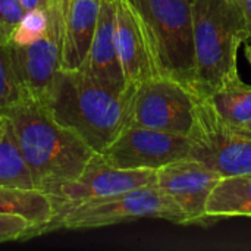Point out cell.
I'll return each mask as SVG.
<instances>
[{"instance_id":"8fae6325","label":"cell","mask_w":251,"mask_h":251,"mask_svg":"<svg viewBox=\"0 0 251 251\" xmlns=\"http://www.w3.org/2000/svg\"><path fill=\"white\" fill-rule=\"evenodd\" d=\"M222 176L196 159H182L156 171V187L185 213L188 225L203 222L206 204Z\"/></svg>"},{"instance_id":"83f0119b","label":"cell","mask_w":251,"mask_h":251,"mask_svg":"<svg viewBox=\"0 0 251 251\" xmlns=\"http://www.w3.org/2000/svg\"><path fill=\"white\" fill-rule=\"evenodd\" d=\"M190 1H193V0H190Z\"/></svg>"},{"instance_id":"cb8c5ba5","label":"cell","mask_w":251,"mask_h":251,"mask_svg":"<svg viewBox=\"0 0 251 251\" xmlns=\"http://www.w3.org/2000/svg\"><path fill=\"white\" fill-rule=\"evenodd\" d=\"M47 1L49 0H21V3L25 7V10L35 9V7H46Z\"/></svg>"},{"instance_id":"277c9868","label":"cell","mask_w":251,"mask_h":251,"mask_svg":"<svg viewBox=\"0 0 251 251\" xmlns=\"http://www.w3.org/2000/svg\"><path fill=\"white\" fill-rule=\"evenodd\" d=\"M54 204L56 215L46 228V234L57 229H96L146 218L188 225L181 207L160 191L154 182L104 199Z\"/></svg>"},{"instance_id":"7c38bea8","label":"cell","mask_w":251,"mask_h":251,"mask_svg":"<svg viewBox=\"0 0 251 251\" xmlns=\"http://www.w3.org/2000/svg\"><path fill=\"white\" fill-rule=\"evenodd\" d=\"M116 47L126 87L162 76L157 71L147 26L131 0H115Z\"/></svg>"},{"instance_id":"52a82bcc","label":"cell","mask_w":251,"mask_h":251,"mask_svg":"<svg viewBox=\"0 0 251 251\" xmlns=\"http://www.w3.org/2000/svg\"><path fill=\"white\" fill-rule=\"evenodd\" d=\"M190 137V157L222 178L251 174V138L228 129L204 99H199L197 125Z\"/></svg>"},{"instance_id":"9a60e30c","label":"cell","mask_w":251,"mask_h":251,"mask_svg":"<svg viewBox=\"0 0 251 251\" xmlns=\"http://www.w3.org/2000/svg\"><path fill=\"white\" fill-rule=\"evenodd\" d=\"M0 213L28 219L38 226L40 235H43L56 215V204L51 196L40 188L0 185Z\"/></svg>"},{"instance_id":"4fadbf2b","label":"cell","mask_w":251,"mask_h":251,"mask_svg":"<svg viewBox=\"0 0 251 251\" xmlns=\"http://www.w3.org/2000/svg\"><path fill=\"white\" fill-rule=\"evenodd\" d=\"M79 69L112 90L124 91L128 88L116 47L115 0H101L96 32Z\"/></svg>"},{"instance_id":"3957f363","label":"cell","mask_w":251,"mask_h":251,"mask_svg":"<svg viewBox=\"0 0 251 251\" xmlns=\"http://www.w3.org/2000/svg\"><path fill=\"white\" fill-rule=\"evenodd\" d=\"M196 74L193 91L206 99L224 87L243 82L238 72L240 46L250 40L238 0H193Z\"/></svg>"},{"instance_id":"e0dca14e","label":"cell","mask_w":251,"mask_h":251,"mask_svg":"<svg viewBox=\"0 0 251 251\" xmlns=\"http://www.w3.org/2000/svg\"><path fill=\"white\" fill-rule=\"evenodd\" d=\"M216 116L229 126L251 124V85L240 82L224 87L204 99Z\"/></svg>"},{"instance_id":"7402d4cb","label":"cell","mask_w":251,"mask_h":251,"mask_svg":"<svg viewBox=\"0 0 251 251\" xmlns=\"http://www.w3.org/2000/svg\"><path fill=\"white\" fill-rule=\"evenodd\" d=\"M25 12L21 0H0V31L9 40Z\"/></svg>"},{"instance_id":"d6986e66","label":"cell","mask_w":251,"mask_h":251,"mask_svg":"<svg viewBox=\"0 0 251 251\" xmlns=\"http://www.w3.org/2000/svg\"><path fill=\"white\" fill-rule=\"evenodd\" d=\"M24 90L18 78L13 56L12 43L0 31V112L13 106L24 97Z\"/></svg>"},{"instance_id":"9c48e42d","label":"cell","mask_w":251,"mask_h":251,"mask_svg":"<svg viewBox=\"0 0 251 251\" xmlns=\"http://www.w3.org/2000/svg\"><path fill=\"white\" fill-rule=\"evenodd\" d=\"M44 9L50 18L46 35L28 46L12 44V56L24 94L47 106L60 69L62 0H49Z\"/></svg>"},{"instance_id":"2e32d148","label":"cell","mask_w":251,"mask_h":251,"mask_svg":"<svg viewBox=\"0 0 251 251\" xmlns=\"http://www.w3.org/2000/svg\"><path fill=\"white\" fill-rule=\"evenodd\" d=\"M206 218H251V174L222 178L207 200Z\"/></svg>"},{"instance_id":"ac0fdd59","label":"cell","mask_w":251,"mask_h":251,"mask_svg":"<svg viewBox=\"0 0 251 251\" xmlns=\"http://www.w3.org/2000/svg\"><path fill=\"white\" fill-rule=\"evenodd\" d=\"M0 185L38 188L12 132L9 119L0 131Z\"/></svg>"},{"instance_id":"603a6c76","label":"cell","mask_w":251,"mask_h":251,"mask_svg":"<svg viewBox=\"0 0 251 251\" xmlns=\"http://www.w3.org/2000/svg\"><path fill=\"white\" fill-rule=\"evenodd\" d=\"M238 1H240V6L243 7V12H244L246 21H247V26H249L251 38V0H238Z\"/></svg>"},{"instance_id":"8992f818","label":"cell","mask_w":251,"mask_h":251,"mask_svg":"<svg viewBox=\"0 0 251 251\" xmlns=\"http://www.w3.org/2000/svg\"><path fill=\"white\" fill-rule=\"evenodd\" d=\"M199 99L191 88L172 78L146 79L134 88L126 126L190 137L197 125Z\"/></svg>"},{"instance_id":"ba28073f","label":"cell","mask_w":251,"mask_h":251,"mask_svg":"<svg viewBox=\"0 0 251 251\" xmlns=\"http://www.w3.org/2000/svg\"><path fill=\"white\" fill-rule=\"evenodd\" d=\"M191 137L156 131L143 126H126L100 154L119 169L157 171L176 160L188 159Z\"/></svg>"},{"instance_id":"6da1fadb","label":"cell","mask_w":251,"mask_h":251,"mask_svg":"<svg viewBox=\"0 0 251 251\" xmlns=\"http://www.w3.org/2000/svg\"><path fill=\"white\" fill-rule=\"evenodd\" d=\"M3 113L40 190L76 179L97 154L75 131L59 124L46 104L29 96Z\"/></svg>"},{"instance_id":"ffe728a7","label":"cell","mask_w":251,"mask_h":251,"mask_svg":"<svg viewBox=\"0 0 251 251\" xmlns=\"http://www.w3.org/2000/svg\"><path fill=\"white\" fill-rule=\"evenodd\" d=\"M49 13L44 7H35L25 12L19 24L16 25L10 43L15 46H28L38 41L46 35L49 29Z\"/></svg>"},{"instance_id":"5b68a950","label":"cell","mask_w":251,"mask_h":251,"mask_svg":"<svg viewBox=\"0 0 251 251\" xmlns=\"http://www.w3.org/2000/svg\"><path fill=\"white\" fill-rule=\"evenodd\" d=\"M140 12L162 76L194 87L196 56L190 0H131Z\"/></svg>"},{"instance_id":"5bb4252c","label":"cell","mask_w":251,"mask_h":251,"mask_svg":"<svg viewBox=\"0 0 251 251\" xmlns=\"http://www.w3.org/2000/svg\"><path fill=\"white\" fill-rule=\"evenodd\" d=\"M101 0H62L60 69H79L90 50Z\"/></svg>"},{"instance_id":"7a4b0ae2","label":"cell","mask_w":251,"mask_h":251,"mask_svg":"<svg viewBox=\"0 0 251 251\" xmlns=\"http://www.w3.org/2000/svg\"><path fill=\"white\" fill-rule=\"evenodd\" d=\"M134 88L116 91L81 69H59L47 107L59 124L101 153L126 128Z\"/></svg>"},{"instance_id":"484cf974","label":"cell","mask_w":251,"mask_h":251,"mask_svg":"<svg viewBox=\"0 0 251 251\" xmlns=\"http://www.w3.org/2000/svg\"><path fill=\"white\" fill-rule=\"evenodd\" d=\"M6 125H7V116L3 112H0V131L6 128Z\"/></svg>"},{"instance_id":"30bf717a","label":"cell","mask_w":251,"mask_h":251,"mask_svg":"<svg viewBox=\"0 0 251 251\" xmlns=\"http://www.w3.org/2000/svg\"><path fill=\"white\" fill-rule=\"evenodd\" d=\"M156 171L119 169L106 163L97 153L81 176L74 181L50 184L43 188L54 203H81L104 199L153 184Z\"/></svg>"},{"instance_id":"4316f807","label":"cell","mask_w":251,"mask_h":251,"mask_svg":"<svg viewBox=\"0 0 251 251\" xmlns=\"http://www.w3.org/2000/svg\"><path fill=\"white\" fill-rule=\"evenodd\" d=\"M246 54H247V59H249V62L251 63V46L247 47V50H246Z\"/></svg>"},{"instance_id":"44dd1931","label":"cell","mask_w":251,"mask_h":251,"mask_svg":"<svg viewBox=\"0 0 251 251\" xmlns=\"http://www.w3.org/2000/svg\"><path fill=\"white\" fill-rule=\"evenodd\" d=\"M40 235L38 226L18 215L0 213V244L10 241H25Z\"/></svg>"},{"instance_id":"d4e9b609","label":"cell","mask_w":251,"mask_h":251,"mask_svg":"<svg viewBox=\"0 0 251 251\" xmlns=\"http://www.w3.org/2000/svg\"><path fill=\"white\" fill-rule=\"evenodd\" d=\"M225 125H226V124H225ZM226 128L231 129V131L235 132V134H240V135L250 137L251 138V124H247V125H244V126H229V125H226Z\"/></svg>"}]
</instances>
